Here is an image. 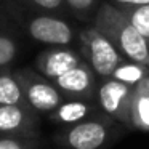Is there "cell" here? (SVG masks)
<instances>
[{
  "label": "cell",
  "mask_w": 149,
  "mask_h": 149,
  "mask_svg": "<svg viewBox=\"0 0 149 149\" xmlns=\"http://www.w3.org/2000/svg\"><path fill=\"white\" fill-rule=\"evenodd\" d=\"M93 27L109 39L125 59L149 68L148 42L116 5L101 3L95 13Z\"/></svg>",
  "instance_id": "6da1fadb"
},
{
  "label": "cell",
  "mask_w": 149,
  "mask_h": 149,
  "mask_svg": "<svg viewBox=\"0 0 149 149\" xmlns=\"http://www.w3.org/2000/svg\"><path fill=\"white\" fill-rule=\"evenodd\" d=\"M125 130L128 128L116 119L100 112L84 122L61 127L55 133V141L61 149H107Z\"/></svg>",
  "instance_id": "7a4b0ae2"
},
{
  "label": "cell",
  "mask_w": 149,
  "mask_h": 149,
  "mask_svg": "<svg viewBox=\"0 0 149 149\" xmlns=\"http://www.w3.org/2000/svg\"><path fill=\"white\" fill-rule=\"evenodd\" d=\"M135 90L136 87L127 85L114 77H107L103 79L96 91V101L101 111L120 122L128 130L135 128V120H133Z\"/></svg>",
  "instance_id": "3957f363"
},
{
  "label": "cell",
  "mask_w": 149,
  "mask_h": 149,
  "mask_svg": "<svg viewBox=\"0 0 149 149\" xmlns=\"http://www.w3.org/2000/svg\"><path fill=\"white\" fill-rule=\"evenodd\" d=\"M15 75L23 88L26 101L39 114L50 116L66 100L53 80L47 79L40 72H34L32 69H19L15 71Z\"/></svg>",
  "instance_id": "277c9868"
},
{
  "label": "cell",
  "mask_w": 149,
  "mask_h": 149,
  "mask_svg": "<svg viewBox=\"0 0 149 149\" xmlns=\"http://www.w3.org/2000/svg\"><path fill=\"white\" fill-rule=\"evenodd\" d=\"M80 37L85 58L95 71V74L101 79L112 77L116 69L125 61V58L120 55L116 45L95 27L84 31Z\"/></svg>",
  "instance_id": "5b68a950"
},
{
  "label": "cell",
  "mask_w": 149,
  "mask_h": 149,
  "mask_svg": "<svg viewBox=\"0 0 149 149\" xmlns=\"http://www.w3.org/2000/svg\"><path fill=\"white\" fill-rule=\"evenodd\" d=\"M0 136H39V112L29 104H0Z\"/></svg>",
  "instance_id": "8992f818"
},
{
  "label": "cell",
  "mask_w": 149,
  "mask_h": 149,
  "mask_svg": "<svg viewBox=\"0 0 149 149\" xmlns=\"http://www.w3.org/2000/svg\"><path fill=\"white\" fill-rule=\"evenodd\" d=\"M53 84L66 100H96V74L85 61L55 79Z\"/></svg>",
  "instance_id": "52a82bcc"
},
{
  "label": "cell",
  "mask_w": 149,
  "mask_h": 149,
  "mask_svg": "<svg viewBox=\"0 0 149 149\" xmlns=\"http://www.w3.org/2000/svg\"><path fill=\"white\" fill-rule=\"evenodd\" d=\"M27 32L37 42L55 47L69 45L74 39L72 27L66 21L47 15L32 18L27 23Z\"/></svg>",
  "instance_id": "ba28073f"
},
{
  "label": "cell",
  "mask_w": 149,
  "mask_h": 149,
  "mask_svg": "<svg viewBox=\"0 0 149 149\" xmlns=\"http://www.w3.org/2000/svg\"><path fill=\"white\" fill-rule=\"evenodd\" d=\"M80 63V56L74 50L64 48V47H55V48L45 50L37 56L36 68L47 79L55 80Z\"/></svg>",
  "instance_id": "9c48e42d"
},
{
  "label": "cell",
  "mask_w": 149,
  "mask_h": 149,
  "mask_svg": "<svg viewBox=\"0 0 149 149\" xmlns=\"http://www.w3.org/2000/svg\"><path fill=\"white\" fill-rule=\"evenodd\" d=\"M103 112L96 100H64L48 119L59 127L74 125Z\"/></svg>",
  "instance_id": "30bf717a"
},
{
  "label": "cell",
  "mask_w": 149,
  "mask_h": 149,
  "mask_svg": "<svg viewBox=\"0 0 149 149\" xmlns=\"http://www.w3.org/2000/svg\"><path fill=\"white\" fill-rule=\"evenodd\" d=\"M0 104H29L15 72L0 68Z\"/></svg>",
  "instance_id": "8fae6325"
},
{
  "label": "cell",
  "mask_w": 149,
  "mask_h": 149,
  "mask_svg": "<svg viewBox=\"0 0 149 149\" xmlns=\"http://www.w3.org/2000/svg\"><path fill=\"white\" fill-rule=\"evenodd\" d=\"M133 120H135V128L149 130V87L146 80L141 82L135 90Z\"/></svg>",
  "instance_id": "7c38bea8"
},
{
  "label": "cell",
  "mask_w": 149,
  "mask_h": 149,
  "mask_svg": "<svg viewBox=\"0 0 149 149\" xmlns=\"http://www.w3.org/2000/svg\"><path fill=\"white\" fill-rule=\"evenodd\" d=\"M149 75V68L148 66H143L138 64V63H133V61H125L116 69V72L112 74L114 79L123 82L127 85H132V87H138L141 82H144Z\"/></svg>",
  "instance_id": "4fadbf2b"
},
{
  "label": "cell",
  "mask_w": 149,
  "mask_h": 149,
  "mask_svg": "<svg viewBox=\"0 0 149 149\" xmlns=\"http://www.w3.org/2000/svg\"><path fill=\"white\" fill-rule=\"evenodd\" d=\"M130 21L138 29V32L146 39L149 45V5L144 7H135V8H119Z\"/></svg>",
  "instance_id": "5bb4252c"
},
{
  "label": "cell",
  "mask_w": 149,
  "mask_h": 149,
  "mask_svg": "<svg viewBox=\"0 0 149 149\" xmlns=\"http://www.w3.org/2000/svg\"><path fill=\"white\" fill-rule=\"evenodd\" d=\"M39 136H0V149H37Z\"/></svg>",
  "instance_id": "9a60e30c"
},
{
  "label": "cell",
  "mask_w": 149,
  "mask_h": 149,
  "mask_svg": "<svg viewBox=\"0 0 149 149\" xmlns=\"http://www.w3.org/2000/svg\"><path fill=\"white\" fill-rule=\"evenodd\" d=\"M18 55V45L10 36L0 34V68H7Z\"/></svg>",
  "instance_id": "2e32d148"
},
{
  "label": "cell",
  "mask_w": 149,
  "mask_h": 149,
  "mask_svg": "<svg viewBox=\"0 0 149 149\" xmlns=\"http://www.w3.org/2000/svg\"><path fill=\"white\" fill-rule=\"evenodd\" d=\"M68 7L80 18H88V15L96 7L98 0H64Z\"/></svg>",
  "instance_id": "e0dca14e"
},
{
  "label": "cell",
  "mask_w": 149,
  "mask_h": 149,
  "mask_svg": "<svg viewBox=\"0 0 149 149\" xmlns=\"http://www.w3.org/2000/svg\"><path fill=\"white\" fill-rule=\"evenodd\" d=\"M31 3L36 5V7H39L40 10L55 11V10H59L66 2L64 0H31Z\"/></svg>",
  "instance_id": "ac0fdd59"
},
{
  "label": "cell",
  "mask_w": 149,
  "mask_h": 149,
  "mask_svg": "<svg viewBox=\"0 0 149 149\" xmlns=\"http://www.w3.org/2000/svg\"><path fill=\"white\" fill-rule=\"evenodd\" d=\"M114 5L117 8H135L149 5V0H114Z\"/></svg>",
  "instance_id": "d6986e66"
},
{
  "label": "cell",
  "mask_w": 149,
  "mask_h": 149,
  "mask_svg": "<svg viewBox=\"0 0 149 149\" xmlns=\"http://www.w3.org/2000/svg\"><path fill=\"white\" fill-rule=\"evenodd\" d=\"M146 84H148V87H149V75H148V79H146Z\"/></svg>",
  "instance_id": "ffe728a7"
}]
</instances>
